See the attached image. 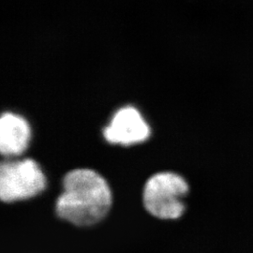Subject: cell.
Segmentation results:
<instances>
[{
  "mask_svg": "<svg viewBox=\"0 0 253 253\" xmlns=\"http://www.w3.org/2000/svg\"><path fill=\"white\" fill-rule=\"evenodd\" d=\"M112 192L107 181L91 169H75L63 178V191L55 203V212L76 226H91L108 214Z\"/></svg>",
  "mask_w": 253,
  "mask_h": 253,
  "instance_id": "cell-1",
  "label": "cell"
},
{
  "mask_svg": "<svg viewBox=\"0 0 253 253\" xmlns=\"http://www.w3.org/2000/svg\"><path fill=\"white\" fill-rule=\"evenodd\" d=\"M31 137L27 120L18 115L6 113L0 120V151L4 157L12 158L24 153Z\"/></svg>",
  "mask_w": 253,
  "mask_h": 253,
  "instance_id": "cell-5",
  "label": "cell"
},
{
  "mask_svg": "<svg viewBox=\"0 0 253 253\" xmlns=\"http://www.w3.org/2000/svg\"><path fill=\"white\" fill-rule=\"evenodd\" d=\"M189 185L181 175L159 172L145 183L144 205L147 212L160 219H176L184 214V199Z\"/></svg>",
  "mask_w": 253,
  "mask_h": 253,
  "instance_id": "cell-2",
  "label": "cell"
},
{
  "mask_svg": "<svg viewBox=\"0 0 253 253\" xmlns=\"http://www.w3.org/2000/svg\"><path fill=\"white\" fill-rule=\"evenodd\" d=\"M103 135L110 144L128 146L147 140L150 127L137 109L124 107L114 115Z\"/></svg>",
  "mask_w": 253,
  "mask_h": 253,
  "instance_id": "cell-4",
  "label": "cell"
},
{
  "mask_svg": "<svg viewBox=\"0 0 253 253\" xmlns=\"http://www.w3.org/2000/svg\"><path fill=\"white\" fill-rule=\"evenodd\" d=\"M45 174L31 159L4 161L0 167V197L5 203L33 198L45 190Z\"/></svg>",
  "mask_w": 253,
  "mask_h": 253,
  "instance_id": "cell-3",
  "label": "cell"
}]
</instances>
